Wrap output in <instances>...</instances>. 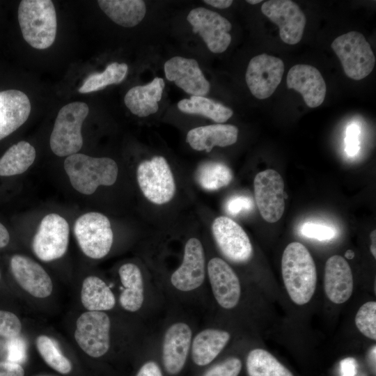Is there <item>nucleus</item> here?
Instances as JSON below:
<instances>
[{
	"instance_id": "obj_1",
	"label": "nucleus",
	"mask_w": 376,
	"mask_h": 376,
	"mask_svg": "<svg viewBox=\"0 0 376 376\" xmlns=\"http://www.w3.org/2000/svg\"><path fill=\"white\" fill-rule=\"evenodd\" d=\"M285 287L292 301L298 305L307 304L316 288L317 271L313 258L300 242L288 244L281 260Z\"/></svg>"
},
{
	"instance_id": "obj_2",
	"label": "nucleus",
	"mask_w": 376,
	"mask_h": 376,
	"mask_svg": "<svg viewBox=\"0 0 376 376\" xmlns=\"http://www.w3.org/2000/svg\"><path fill=\"white\" fill-rule=\"evenodd\" d=\"M64 169L74 189L86 195L93 194L100 185H113L118 172L113 159L82 153L68 156L64 161Z\"/></svg>"
},
{
	"instance_id": "obj_3",
	"label": "nucleus",
	"mask_w": 376,
	"mask_h": 376,
	"mask_svg": "<svg viewBox=\"0 0 376 376\" xmlns=\"http://www.w3.org/2000/svg\"><path fill=\"white\" fill-rule=\"evenodd\" d=\"M18 21L24 39L32 47L45 49L54 43L57 19L52 1H21L18 8Z\"/></svg>"
},
{
	"instance_id": "obj_4",
	"label": "nucleus",
	"mask_w": 376,
	"mask_h": 376,
	"mask_svg": "<svg viewBox=\"0 0 376 376\" xmlns=\"http://www.w3.org/2000/svg\"><path fill=\"white\" fill-rule=\"evenodd\" d=\"M88 111V105L82 102L69 103L60 109L49 140L51 150L56 155L70 156L81 148V126Z\"/></svg>"
},
{
	"instance_id": "obj_5",
	"label": "nucleus",
	"mask_w": 376,
	"mask_h": 376,
	"mask_svg": "<svg viewBox=\"0 0 376 376\" xmlns=\"http://www.w3.org/2000/svg\"><path fill=\"white\" fill-rule=\"evenodd\" d=\"M347 77L361 80L370 74L375 57L363 34L350 31L337 37L331 45Z\"/></svg>"
},
{
	"instance_id": "obj_6",
	"label": "nucleus",
	"mask_w": 376,
	"mask_h": 376,
	"mask_svg": "<svg viewBox=\"0 0 376 376\" xmlns=\"http://www.w3.org/2000/svg\"><path fill=\"white\" fill-rule=\"evenodd\" d=\"M74 233L81 250L91 258L104 257L113 244L111 223L100 212H91L80 216L75 223Z\"/></svg>"
},
{
	"instance_id": "obj_7",
	"label": "nucleus",
	"mask_w": 376,
	"mask_h": 376,
	"mask_svg": "<svg viewBox=\"0 0 376 376\" xmlns=\"http://www.w3.org/2000/svg\"><path fill=\"white\" fill-rule=\"evenodd\" d=\"M136 178L144 196L156 205L169 202L175 193L171 169L162 156L141 162L137 168Z\"/></svg>"
},
{
	"instance_id": "obj_8",
	"label": "nucleus",
	"mask_w": 376,
	"mask_h": 376,
	"mask_svg": "<svg viewBox=\"0 0 376 376\" xmlns=\"http://www.w3.org/2000/svg\"><path fill=\"white\" fill-rule=\"evenodd\" d=\"M110 327L109 317L104 312H85L76 322L75 340L88 356L100 357L110 347Z\"/></svg>"
},
{
	"instance_id": "obj_9",
	"label": "nucleus",
	"mask_w": 376,
	"mask_h": 376,
	"mask_svg": "<svg viewBox=\"0 0 376 376\" xmlns=\"http://www.w3.org/2000/svg\"><path fill=\"white\" fill-rule=\"evenodd\" d=\"M69 242V225L57 214H49L41 221L33 240L35 255L44 262L61 258L66 252Z\"/></svg>"
},
{
	"instance_id": "obj_10",
	"label": "nucleus",
	"mask_w": 376,
	"mask_h": 376,
	"mask_svg": "<svg viewBox=\"0 0 376 376\" xmlns=\"http://www.w3.org/2000/svg\"><path fill=\"white\" fill-rule=\"evenodd\" d=\"M254 194L261 217L269 223L280 220L285 210L284 182L274 169L256 174L253 181Z\"/></svg>"
},
{
	"instance_id": "obj_11",
	"label": "nucleus",
	"mask_w": 376,
	"mask_h": 376,
	"mask_svg": "<svg viewBox=\"0 0 376 376\" xmlns=\"http://www.w3.org/2000/svg\"><path fill=\"white\" fill-rule=\"evenodd\" d=\"M187 21L194 33H198L212 53L225 52L231 42L230 22L219 13L199 7L192 9Z\"/></svg>"
},
{
	"instance_id": "obj_12",
	"label": "nucleus",
	"mask_w": 376,
	"mask_h": 376,
	"mask_svg": "<svg viewBox=\"0 0 376 376\" xmlns=\"http://www.w3.org/2000/svg\"><path fill=\"white\" fill-rule=\"evenodd\" d=\"M284 63L279 58L262 54L253 57L245 79L251 94L259 100L270 97L282 79Z\"/></svg>"
},
{
	"instance_id": "obj_13",
	"label": "nucleus",
	"mask_w": 376,
	"mask_h": 376,
	"mask_svg": "<svg viewBox=\"0 0 376 376\" xmlns=\"http://www.w3.org/2000/svg\"><path fill=\"white\" fill-rule=\"evenodd\" d=\"M212 232L220 251L231 262L243 263L251 258L253 248L247 234L230 218H216L212 224Z\"/></svg>"
},
{
	"instance_id": "obj_14",
	"label": "nucleus",
	"mask_w": 376,
	"mask_h": 376,
	"mask_svg": "<svg viewBox=\"0 0 376 376\" xmlns=\"http://www.w3.org/2000/svg\"><path fill=\"white\" fill-rule=\"evenodd\" d=\"M261 11L279 26L283 42L295 45L301 40L306 19L296 3L290 0H269L263 3Z\"/></svg>"
},
{
	"instance_id": "obj_15",
	"label": "nucleus",
	"mask_w": 376,
	"mask_h": 376,
	"mask_svg": "<svg viewBox=\"0 0 376 376\" xmlns=\"http://www.w3.org/2000/svg\"><path fill=\"white\" fill-rule=\"evenodd\" d=\"M205 263L201 242L197 238H190L185 246L182 264L171 276L173 286L182 292L199 288L205 279Z\"/></svg>"
},
{
	"instance_id": "obj_16",
	"label": "nucleus",
	"mask_w": 376,
	"mask_h": 376,
	"mask_svg": "<svg viewBox=\"0 0 376 376\" xmlns=\"http://www.w3.org/2000/svg\"><path fill=\"white\" fill-rule=\"evenodd\" d=\"M166 78L192 96H205L210 88L198 62L194 58L174 56L164 63Z\"/></svg>"
},
{
	"instance_id": "obj_17",
	"label": "nucleus",
	"mask_w": 376,
	"mask_h": 376,
	"mask_svg": "<svg viewBox=\"0 0 376 376\" xmlns=\"http://www.w3.org/2000/svg\"><path fill=\"white\" fill-rule=\"evenodd\" d=\"M207 274L214 297L225 309L235 307L241 295L239 279L231 267L220 258H213L207 264Z\"/></svg>"
},
{
	"instance_id": "obj_18",
	"label": "nucleus",
	"mask_w": 376,
	"mask_h": 376,
	"mask_svg": "<svg viewBox=\"0 0 376 376\" xmlns=\"http://www.w3.org/2000/svg\"><path fill=\"white\" fill-rule=\"evenodd\" d=\"M10 267L17 283L31 295L45 298L51 295L52 279L38 263L27 256L15 255L10 260Z\"/></svg>"
},
{
	"instance_id": "obj_19",
	"label": "nucleus",
	"mask_w": 376,
	"mask_h": 376,
	"mask_svg": "<svg viewBox=\"0 0 376 376\" xmlns=\"http://www.w3.org/2000/svg\"><path fill=\"white\" fill-rule=\"evenodd\" d=\"M287 86L299 92L306 104L315 108L324 100L327 87L320 71L315 67L306 64H297L288 71L286 79Z\"/></svg>"
},
{
	"instance_id": "obj_20",
	"label": "nucleus",
	"mask_w": 376,
	"mask_h": 376,
	"mask_svg": "<svg viewBox=\"0 0 376 376\" xmlns=\"http://www.w3.org/2000/svg\"><path fill=\"white\" fill-rule=\"evenodd\" d=\"M192 332L188 324L175 322L166 330L162 346V360L166 372L176 375L183 368L191 342Z\"/></svg>"
},
{
	"instance_id": "obj_21",
	"label": "nucleus",
	"mask_w": 376,
	"mask_h": 376,
	"mask_svg": "<svg viewBox=\"0 0 376 376\" xmlns=\"http://www.w3.org/2000/svg\"><path fill=\"white\" fill-rule=\"evenodd\" d=\"M324 288L327 298L340 304L347 301L353 290V277L350 265L339 255L331 256L324 267Z\"/></svg>"
},
{
	"instance_id": "obj_22",
	"label": "nucleus",
	"mask_w": 376,
	"mask_h": 376,
	"mask_svg": "<svg viewBox=\"0 0 376 376\" xmlns=\"http://www.w3.org/2000/svg\"><path fill=\"white\" fill-rule=\"evenodd\" d=\"M30 112L31 102L24 93L17 90L0 92V140L22 125Z\"/></svg>"
},
{
	"instance_id": "obj_23",
	"label": "nucleus",
	"mask_w": 376,
	"mask_h": 376,
	"mask_svg": "<svg viewBox=\"0 0 376 376\" xmlns=\"http://www.w3.org/2000/svg\"><path fill=\"white\" fill-rule=\"evenodd\" d=\"M237 136L238 129L235 125L217 123L191 129L187 134L186 141L194 150L209 152L214 146L234 144Z\"/></svg>"
},
{
	"instance_id": "obj_24",
	"label": "nucleus",
	"mask_w": 376,
	"mask_h": 376,
	"mask_svg": "<svg viewBox=\"0 0 376 376\" xmlns=\"http://www.w3.org/2000/svg\"><path fill=\"white\" fill-rule=\"evenodd\" d=\"M164 86V80L161 77H155L146 85L134 86L125 94V104L139 117L155 113L159 109L158 102L162 99Z\"/></svg>"
},
{
	"instance_id": "obj_25",
	"label": "nucleus",
	"mask_w": 376,
	"mask_h": 376,
	"mask_svg": "<svg viewBox=\"0 0 376 376\" xmlns=\"http://www.w3.org/2000/svg\"><path fill=\"white\" fill-rule=\"evenodd\" d=\"M230 338L224 330L205 329L196 335L191 343V357L198 366L212 362L223 350Z\"/></svg>"
},
{
	"instance_id": "obj_26",
	"label": "nucleus",
	"mask_w": 376,
	"mask_h": 376,
	"mask_svg": "<svg viewBox=\"0 0 376 376\" xmlns=\"http://www.w3.org/2000/svg\"><path fill=\"white\" fill-rule=\"evenodd\" d=\"M123 290L119 297L120 306L135 312L141 308L144 299L143 281L139 267L133 263L123 265L118 271Z\"/></svg>"
},
{
	"instance_id": "obj_27",
	"label": "nucleus",
	"mask_w": 376,
	"mask_h": 376,
	"mask_svg": "<svg viewBox=\"0 0 376 376\" xmlns=\"http://www.w3.org/2000/svg\"><path fill=\"white\" fill-rule=\"evenodd\" d=\"M101 10L115 23L125 27L139 24L146 13L141 0H99Z\"/></svg>"
},
{
	"instance_id": "obj_28",
	"label": "nucleus",
	"mask_w": 376,
	"mask_h": 376,
	"mask_svg": "<svg viewBox=\"0 0 376 376\" xmlns=\"http://www.w3.org/2000/svg\"><path fill=\"white\" fill-rule=\"evenodd\" d=\"M81 301L84 307L89 311L111 310L116 304L115 296L110 288L95 276H89L84 280Z\"/></svg>"
},
{
	"instance_id": "obj_29",
	"label": "nucleus",
	"mask_w": 376,
	"mask_h": 376,
	"mask_svg": "<svg viewBox=\"0 0 376 376\" xmlns=\"http://www.w3.org/2000/svg\"><path fill=\"white\" fill-rule=\"evenodd\" d=\"M36 156L34 147L22 141L13 145L0 159V176H12L25 172Z\"/></svg>"
},
{
	"instance_id": "obj_30",
	"label": "nucleus",
	"mask_w": 376,
	"mask_h": 376,
	"mask_svg": "<svg viewBox=\"0 0 376 376\" xmlns=\"http://www.w3.org/2000/svg\"><path fill=\"white\" fill-rule=\"evenodd\" d=\"M178 107L184 113L201 115L217 123L226 122L233 114L230 108L203 96L182 99L178 102Z\"/></svg>"
},
{
	"instance_id": "obj_31",
	"label": "nucleus",
	"mask_w": 376,
	"mask_h": 376,
	"mask_svg": "<svg viewBox=\"0 0 376 376\" xmlns=\"http://www.w3.org/2000/svg\"><path fill=\"white\" fill-rule=\"evenodd\" d=\"M246 370L249 376H293L272 354L260 348L249 353Z\"/></svg>"
},
{
	"instance_id": "obj_32",
	"label": "nucleus",
	"mask_w": 376,
	"mask_h": 376,
	"mask_svg": "<svg viewBox=\"0 0 376 376\" xmlns=\"http://www.w3.org/2000/svg\"><path fill=\"white\" fill-rule=\"evenodd\" d=\"M198 185L207 191H214L228 185L233 175L230 169L219 162H205L196 171Z\"/></svg>"
},
{
	"instance_id": "obj_33",
	"label": "nucleus",
	"mask_w": 376,
	"mask_h": 376,
	"mask_svg": "<svg viewBox=\"0 0 376 376\" xmlns=\"http://www.w3.org/2000/svg\"><path fill=\"white\" fill-rule=\"evenodd\" d=\"M127 65L117 62L109 64L102 72L89 75L79 87V92L88 93L100 91L109 85L121 83L126 77Z\"/></svg>"
},
{
	"instance_id": "obj_34",
	"label": "nucleus",
	"mask_w": 376,
	"mask_h": 376,
	"mask_svg": "<svg viewBox=\"0 0 376 376\" xmlns=\"http://www.w3.org/2000/svg\"><path fill=\"white\" fill-rule=\"evenodd\" d=\"M37 350L45 362L52 368L61 374H68L72 370L70 361L63 355L47 336L40 335L36 339Z\"/></svg>"
},
{
	"instance_id": "obj_35",
	"label": "nucleus",
	"mask_w": 376,
	"mask_h": 376,
	"mask_svg": "<svg viewBox=\"0 0 376 376\" xmlns=\"http://www.w3.org/2000/svg\"><path fill=\"white\" fill-rule=\"evenodd\" d=\"M355 324L359 331L366 337L376 339V302L368 301L358 310Z\"/></svg>"
},
{
	"instance_id": "obj_36",
	"label": "nucleus",
	"mask_w": 376,
	"mask_h": 376,
	"mask_svg": "<svg viewBox=\"0 0 376 376\" xmlns=\"http://www.w3.org/2000/svg\"><path fill=\"white\" fill-rule=\"evenodd\" d=\"M300 233L306 237L325 241L333 239L336 236V230L331 226L308 221L301 225Z\"/></svg>"
},
{
	"instance_id": "obj_37",
	"label": "nucleus",
	"mask_w": 376,
	"mask_h": 376,
	"mask_svg": "<svg viewBox=\"0 0 376 376\" xmlns=\"http://www.w3.org/2000/svg\"><path fill=\"white\" fill-rule=\"evenodd\" d=\"M22 331V324L14 313L0 311V336L8 338L18 337Z\"/></svg>"
},
{
	"instance_id": "obj_38",
	"label": "nucleus",
	"mask_w": 376,
	"mask_h": 376,
	"mask_svg": "<svg viewBox=\"0 0 376 376\" xmlns=\"http://www.w3.org/2000/svg\"><path fill=\"white\" fill-rule=\"evenodd\" d=\"M242 362L237 357H230L209 368L203 376H238Z\"/></svg>"
},
{
	"instance_id": "obj_39",
	"label": "nucleus",
	"mask_w": 376,
	"mask_h": 376,
	"mask_svg": "<svg viewBox=\"0 0 376 376\" xmlns=\"http://www.w3.org/2000/svg\"><path fill=\"white\" fill-rule=\"evenodd\" d=\"M253 202L251 198L244 195H236L230 197L226 203V211L231 216H237L252 210Z\"/></svg>"
},
{
	"instance_id": "obj_40",
	"label": "nucleus",
	"mask_w": 376,
	"mask_h": 376,
	"mask_svg": "<svg viewBox=\"0 0 376 376\" xmlns=\"http://www.w3.org/2000/svg\"><path fill=\"white\" fill-rule=\"evenodd\" d=\"M360 128L357 124L350 125L345 132V150L350 157L355 156L359 150Z\"/></svg>"
},
{
	"instance_id": "obj_41",
	"label": "nucleus",
	"mask_w": 376,
	"mask_h": 376,
	"mask_svg": "<svg viewBox=\"0 0 376 376\" xmlns=\"http://www.w3.org/2000/svg\"><path fill=\"white\" fill-rule=\"evenodd\" d=\"M10 339L8 343V361L17 363L23 361L26 355L25 346L23 342L18 337Z\"/></svg>"
},
{
	"instance_id": "obj_42",
	"label": "nucleus",
	"mask_w": 376,
	"mask_h": 376,
	"mask_svg": "<svg viewBox=\"0 0 376 376\" xmlns=\"http://www.w3.org/2000/svg\"><path fill=\"white\" fill-rule=\"evenodd\" d=\"M0 376H24V370L17 363L0 361Z\"/></svg>"
},
{
	"instance_id": "obj_43",
	"label": "nucleus",
	"mask_w": 376,
	"mask_h": 376,
	"mask_svg": "<svg viewBox=\"0 0 376 376\" xmlns=\"http://www.w3.org/2000/svg\"><path fill=\"white\" fill-rule=\"evenodd\" d=\"M357 373V363L352 357H347L340 362V376H356Z\"/></svg>"
},
{
	"instance_id": "obj_44",
	"label": "nucleus",
	"mask_w": 376,
	"mask_h": 376,
	"mask_svg": "<svg viewBox=\"0 0 376 376\" xmlns=\"http://www.w3.org/2000/svg\"><path fill=\"white\" fill-rule=\"evenodd\" d=\"M136 376H162V373L157 363L148 361L141 367Z\"/></svg>"
},
{
	"instance_id": "obj_45",
	"label": "nucleus",
	"mask_w": 376,
	"mask_h": 376,
	"mask_svg": "<svg viewBox=\"0 0 376 376\" xmlns=\"http://www.w3.org/2000/svg\"><path fill=\"white\" fill-rule=\"evenodd\" d=\"M203 1L208 5L218 8H227L233 2L232 0H205Z\"/></svg>"
},
{
	"instance_id": "obj_46",
	"label": "nucleus",
	"mask_w": 376,
	"mask_h": 376,
	"mask_svg": "<svg viewBox=\"0 0 376 376\" xmlns=\"http://www.w3.org/2000/svg\"><path fill=\"white\" fill-rule=\"evenodd\" d=\"M10 240V235L6 227L0 223V248L6 246Z\"/></svg>"
},
{
	"instance_id": "obj_47",
	"label": "nucleus",
	"mask_w": 376,
	"mask_h": 376,
	"mask_svg": "<svg viewBox=\"0 0 376 376\" xmlns=\"http://www.w3.org/2000/svg\"><path fill=\"white\" fill-rule=\"evenodd\" d=\"M371 240L370 251L374 258H376V231L373 230L370 235Z\"/></svg>"
},
{
	"instance_id": "obj_48",
	"label": "nucleus",
	"mask_w": 376,
	"mask_h": 376,
	"mask_svg": "<svg viewBox=\"0 0 376 376\" xmlns=\"http://www.w3.org/2000/svg\"><path fill=\"white\" fill-rule=\"evenodd\" d=\"M369 357V361L370 364L372 366V368H374V370L375 371V345H374L368 354Z\"/></svg>"
},
{
	"instance_id": "obj_49",
	"label": "nucleus",
	"mask_w": 376,
	"mask_h": 376,
	"mask_svg": "<svg viewBox=\"0 0 376 376\" xmlns=\"http://www.w3.org/2000/svg\"><path fill=\"white\" fill-rule=\"evenodd\" d=\"M345 258H347V259H352L354 257V253L352 250L351 249H348L346 252H345Z\"/></svg>"
},
{
	"instance_id": "obj_50",
	"label": "nucleus",
	"mask_w": 376,
	"mask_h": 376,
	"mask_svg": "<svg viewBox=\"0 0 376 376\" xmlns=\"http://www.w3.org/2000/svg\"><path fill=\"white\" fill-rule=\"evenodd\" d=\"M246 2L250 4L254 5V4H257L262 2V1L261 0H247Z\"/></svg>"
}]
</instances>
